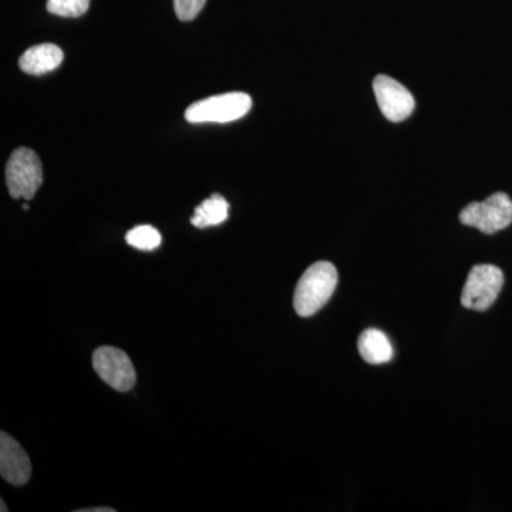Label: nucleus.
<instances>
[{
    "mask_svg": "<svg viewBox=\"0 0 512 512\" xmlns=\"http://www.w3.org/2000/svg\"><path fill=\"white\" fill-rule=\"evenodd\" d=\"M336 286L338 271L335 266L330 262H316L299 279L293 295V308L302 318L315 315L332 298Z\"/></svg>",
    "mask_w": 512,
    "mask_h": 512,
    "instance_id": "1",
    "label": "nucleus"
},
{
    "mask_svg": "<svg viewBox=\"0 0 512 512\" xmlns=\"http://www.w3.org/2000/svg\"><path fill=\"white\" fill-rule=\"evenodd\" d=\"M252 99L247 93H227L191 104L185 111L188 123H231L242 119L251 110Z\"/></svg>",
    "mask_w": 512,
    "mask_h": 512,
    "instance_id": "2",
    "label": "nucleus"
},
{
    "mask_svg": "<svg viewBox=\"0 0 512 512\" xmlns=\"http://www.w3.org/2000/svg\"><path fill=\"white\" fill-rule=\"evenodd\" d=\"M461 224L495 234L512 224V201L505 192H495L487 200L471 202L460 212Z\"/></svg>",
    "mask_w": 512,
    "mask_h": 512,
    "instance_id": "3",
    "label": "nucleus"
},
{
    "mask_svg": "<svg viewBox=\"0 0 512 512\" xmlns=\"http://www.w3.org/2000/svg\"><path fill=\"white\" fill-rule=\"evenodd\" d=\"M6 183L15 200H32L35 197L43 183L42 163L35 151L25 147L13 151L6 165Z\"/></svg>",
    "mask_w": 512,
    "mask_h": 512,
    "instance_id": "4",
    "label": "nucleus"
},
{
    "mask_svg": "<svg viewBox=\"0 0 512 512\" xmlns=\"http://www.w3.org/2000/svg\"><path fill=\"white\" fill-rule=\"evenodd\" d=\"M504 286V274L494 265H476L470 274L461 293L464 308L484 312L490 308Z\"/></svg>",
    "mask_w": 512,
    "mask_h": 512,
    "instance_id": "5",
    "label": "nucleus"
},
{
    "mask_svg": "<svg viewBox=\"0 0 512 512\" xmlns=\"http://www.w3.org/2000/svg\"><path fill=\"white\" fill-rule=\"evenodd\" d=\"M93 367L100 379L117 392H130L136 384L133 363L121 349L101 346L94 352Z\"/></svg>",
    "mask_w": 512,
    "mask_h": 512,
    "instance_id": "6",
    "label": "nucleus"
},
{
    "mask_svg": "<svg viewBox=\"0 0 512 512\" xmlns=\"http://www.w3.org/2000/svg\"><path fill=\"white\" fill-rule=\"evenodd\" d=\"M373 90H375L377 104H379L383 116L393 123L406 120L416 107L412 93L392 77L384 76V74L377 76L373 82Z\"/></svg>",
    "mask_w": 512,
    "mask_h": 512,
    "instance_id": "7",
    "label": "nucleus"
},
{
    "mask_svg": "<svg viewBox=\"0 0 512 512\" xmlns=\"http://www.w3.org/2000/svg\"><path fill=\"white\" fill-rule=\"evenodd\" d=\"M0 476L12 485H25L32 476L30 458L6 431L0 433Z\"/></svg>",
    "mask_w": 512,
    "mask_h": 512,
    "instance_id": "8",
    "label": "nucleus"
},
{
    "mask_svg": "<svg viewBox=\"0 0 512 512\" xmlns=\"http://www.w3.org/2000/svg\"><path fill=\"white\" fill-rule=\"evenodd\" d=\"M64 53L59 46L43 43L30 47L19 60L20 69L28 74H45L56 70L63 63Z\"/></svg>",
    "mask_w": 512,
    "mask_h": 512,
    "instance_id": "9",
    "label": "nucleus"
},
{
    "mask_svg": "<svg viewBox=\"0 0 512 512\" xmlns=\"http://www.w3.org/2000/svg\"><path fill=\"white\" fill-rule=\"evenodd\" d=\"M360 356L370 365H383L393 357V346L389 338L379 329H367L357 342Z\"/></svg>",
    "mask_w": 512,
    "mask_h": 512,
    "instance_id": "10",
    "label": "nucleus"
},
{
    "mask_svg": "<svg viewBox=\"0 0 512 512\" xmlns=\"http://www.w3.org/2000/svg\"><path fill=\"white\" fill-rule=\"evenodd\" d=\"M228 211L229 204L222 195H211L210 198H207L195 208L191 224L197 228L215 227V225H220L227 220Z\"/></svg>",
    "mask_w": 512,
    "mask_h": 512,
    "instance_id": "11",
    "label": "nucleus"
},
{
    "mask_svg": "<svg viewBox=\"0 0 512 512\" xmlns=\"http://www.w3.org/2000/svg\"><path fill=\"white\" fill-rule=\"evenodd\" d=\"M161 234L151 225H140L130 229L126 235L127 244L140 251H154L161 245Z\"/></svg>",
    "mask_w": 512,
    "mask_h": 512,
    "instance_id": "12",
    "label": "nucleus"
},
{
    "mask_svg": "<svg viewBox=\"0 0 512 512\" xmlns=\"http://www.w3.org/2000/svg\"><path fill=\"white\" fill-rule=\"evenodd\" d=\"M89 6L90 0H47V10L62 18H79Z\"/></svg>",
    "mask_w": 512,
    "mask_h": 512,
    "instance_id": "13",
    "label": "nucleus"
},
{
    "mask_svg": "<svg viewBox=\"0 0 512 512\" xmlns=\"http://www.w3.org/2000/svg\"><path fill=\"white\" fill-rule=\"evenodd\" d=\"M207 0H174V9L178 19L183 22L197 18L202 9H204Z\"/></svg>",
    "mask_w": 512,
    "mask_h": 512,
    "instance_id": "14",
    "label": "nucleus"
},
{
    "mask_svg": "<svg viewBox=\"0 0 512 512\" xmlns=\"http://www.w3.org/2000/svg\"><path fill=\"white\" fill-rule=\"evenodd\" d=\"M80 512H114L113 508H86V510H79Z\"/></svg>",
    "mask_w": 512,
    "mask_h": 512,
    "instance_id": "15",
    "label": "nucleus"
},
{
    "mask_svg": "<svg viewBox=\"0 0 512 512\" xmlns=\"http://www.w3.org/2000/svg\"><path fill=\"white\" fill-rule=\"evenodd\" d=\"M0 511L5 512L8 511V507H6L5 501L2 500V508H0Z\"/></svg>",
    "mask_w": 512,
    "mask_h": 512,
    "instance_id": "16",
    "label": "nucleus"
},
{
    "mask_svg": "<svg viewBox=\"0 0 512 512\" xmlns=\"http://www.w3.org/2000/svg\"><path fill=\"white\" fill-rule=\"evenodd\" d=\"M23 210L28 211L29 210V205L28 204L23 205Z\"/></svg>",
    "mask_w": 512,
    "mask_h": 512,
    "instance_id": "17",
    "label": "nucleus"
}]
</instances>
